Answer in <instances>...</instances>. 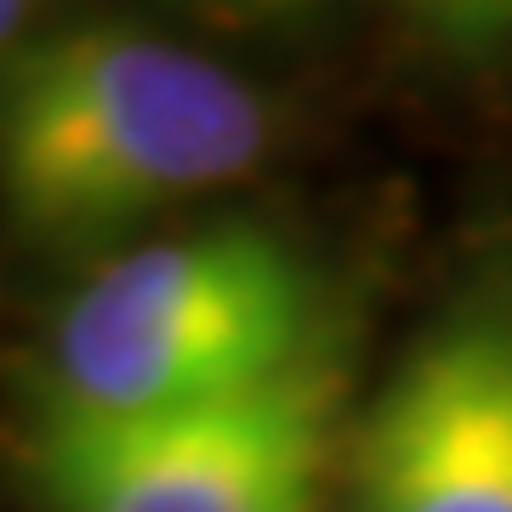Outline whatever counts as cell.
Masks as SVG:
<instances>
[{
  "instance_id": "6da1fadb",
  "label": "cell",
  "mask_w": 512,
  "mask_h": 512,
  "mask_svg": "<svg viewBox=\"0 0 512 512\" xmlns=\"http://www.w3.org/2000/svg\"><path fill=\"white\" fill-rule=\"evenodd\" d=\"M262 148V97L143 29H46L0 57V211L40 245H109Z\"/></svg>"
},
{
  "instance_id": "7a4b0ae2",
  "label": "cell",
  "mask_w": 512,
  "mask_h": 512,
  "mask_svg": "<svg viewBox=\"0 0 512 512\" xmlns=\"http://www.w3.org/2000/svg\"><path fill=\"white\" fill-rule=\"evenodd\" d=\"M336 342L308 262L256 222L103 262L52 330L40 427H137L245 399Z\"/></svg>"
},
{
  "instance_id": "3957f363",
  "label": "cell",
  "mask_w": 512,
  "mask_h": 512,
  "mask_svg": "<svg viewBox=\"0 0 512 512\" xmlns=\"http://www.w3.org/2000/svg\"><path fill=\"white\" fill-rule=\"evenodd\" d=\"M348 370L325 342L245 399L137 427H40L46 512H325Z\"/></svg>"
},
{
  "instance_id": "277c9868",
  "label": "cell",
  "mask_w": 512,
  "mask_h": 512,
  "mask_svg": "<svg viewBox=\"0 0 512 512\" xmlns=\"http://www.w3.org/2000/svg\"><path fill=\"white\" fill-rule=\"evenodd\" d=\"M353 512H512V302L433 325L353 433Z\"/></svg>"
},
{
  "instance_id": "5b68a950",
  "label": "cell",
  "mask_w": 512,
  "mask_h": 512,
  "mask_svg": "<svg viewBox=\"0 0 512 512\" xmlns=\"http://www.w3.org/2000/svg\"><path fill=\"white\" fill-rule=\"evenodd\" d=\"M6 40H12V46L29 40V35H23V12H18V6H0V46H6Z\"/></svg>"
}]
</instances>
